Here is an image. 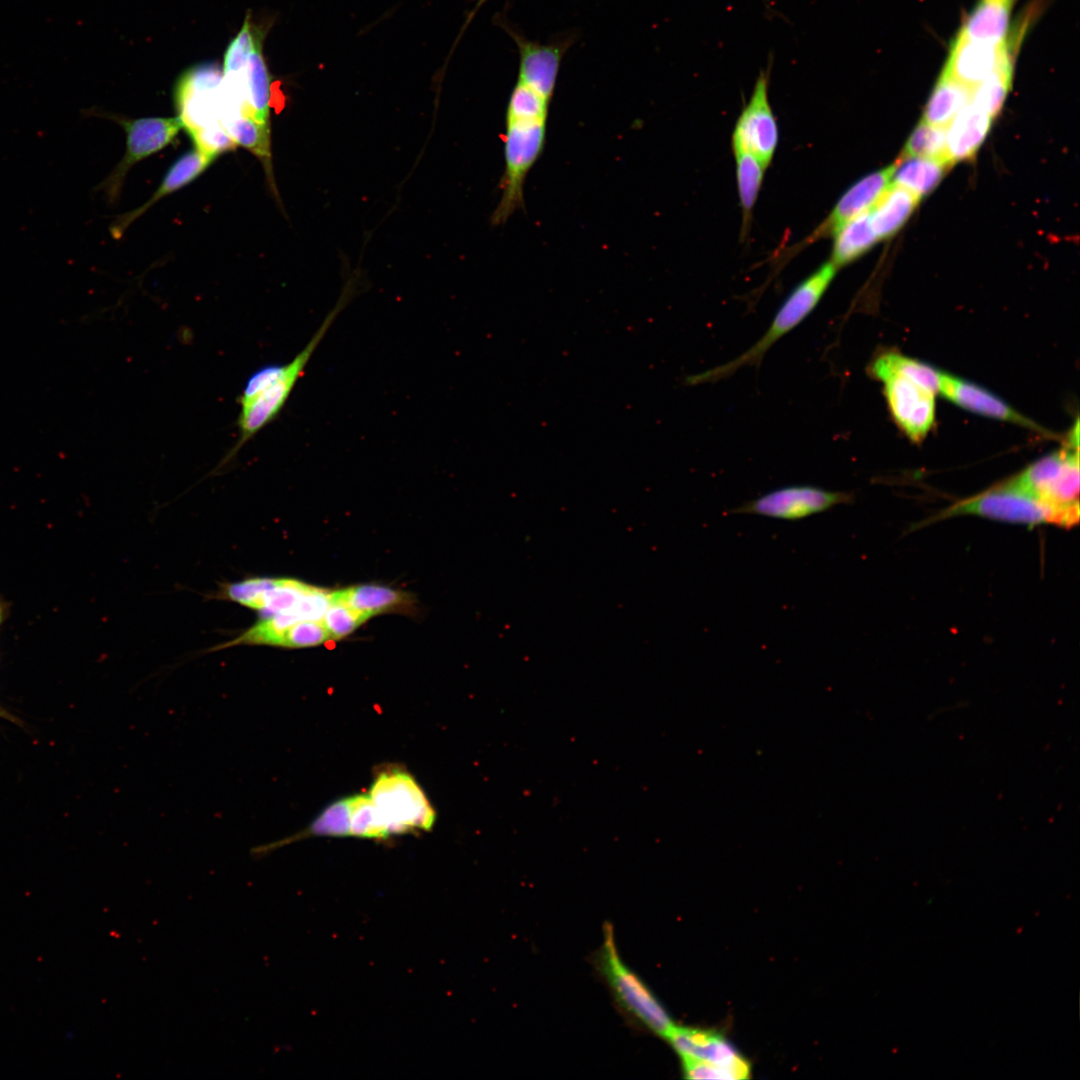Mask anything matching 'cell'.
Listing matches in <instances>:
<instances>
[{
	"label": "cell",
	"instance_id": "3957f363",
	"mask_svg": "<svg viewBox=\"0 0 1080 1080\" xmlns=\"http://www.w3.org/2000/svg\"><path fill=\"white\" fill-rule=\"evenodd\" d=\"M836 271L837 268L831 261L820 266L793 289L777 310L762 337L751 347L728 362L686 377L685 384L699 385L717 382L731 376L742 367L758 365L776 342L796 328L815 309Z\"/></svg>",
	"mask_w": 1080,
	"mask_h": 1080
},
{
	"label": "cell",
	"instance_id": "d6a6232c",
	"mask_svg": "<svg viewBox=\"0 0 1080 1080\" xmlns=\"http://www.w3.org/2000/svg\"><path fill=\"white\" fill-rule=\"evenodd\" d=\"M330 639L321 620H299L282 629L270 646L282 648H305L319 645Z\"/></svg>",
	"mask_w": 1080,
	"mask_h": 1080
},
{
	"label": "cell",
	"instance_id": "5b68a950",
	"mask_svg": "<svg viewBox=\"0 0 1080 1080\" xmlns=\"http://www.w3.org/2000/svg\"><path fill=\"white\" fill-rule=\"evenodd\" d=\"M1068 444L1004 481L1055 508L1079 515L1078 422Z\"/></svg>",
	"mask_w": 1080,
	"mask_h": 1080
},
{
	"label": "cell",
	"instance_id": "52a82bcc",
	"mask_svg": "<svg viewBox=\"0 0 1080 1080\" xmlns=\"http://www.w3.org/2000/svg\"><path fill=\"white\" fill-rule=\"evenodd\" d=\"M546 122L535 119H506L505 169L500 201L491 217L494 225L505 223L522 207L526 177L544 150Z\"/></svg>",
	"mask_w": 1080,
	"mask_h": 1080
},
{
	"label": "cell",
	"instance_id": "9c48e42d",
	"mask_svg": "<svg viewBox=\"0 0 1080 1080\" xmlns=\"http://www.w3.org/2000/svg\"><path fill=\"white\" fill-rule=\"evenodd\" d=\"M853 495L814 485H789L773 489L729 510L728 514H749L798 521L850 504Z\"/></svg>",
	"mask_w": 1080,
	"mask_h": 1080
},
{
	"label": "cell",
	"instance_id": "8d00e7d4",
	"mask_svg": "<svg viewBox=\"0 0 1080 1080\" xmlns=\"http://www.w3.org/2000/svg\"><path fill=\"white\" fill-rule=\"evenodd\" d=\"M485 1H486V0H479V1H478L477 5H476V7H475V9H474V12H473V14L475 13V11H476V10H477V9H478V8H479V7H480V6H481V5H482V4H483V3L485 2Z\"/></svg>",
	"mask_w": 1080,
	"mask_h": 1080
},
{
	"label": "cell",
	"instance_id": "d6986e66",
	"mask_svg": "<svg viewBox=\"0 0 1080 1080\" xmlns=\"http://www.w3.org/2000/svg\"><path fill=\"white\" fill-rule=\"evenodd\" d=\"M992 117L971 102L965 105L946 126V150L949 161L973 159L990 132Z\"/></svg>",
	"mask_w": 1080,
	"mask_h": 1080
},
{
	"label": "cell",
	"instance_id": "ba28073f",
	"mask_svg": "<svg viewBox=\"0 0 1080 1080\" xmlns=\"http://www.w3.org/2000/svg\"><path fill=\"white\" fill-rule=\"evenodd\" d=\"M390 835L430 831L436 813L422 788L408 772L390 768L374 779L369 792Z\"/></svg>",
	"mask_w": 1080,
	"mask_h": 1080
},
{
	"label": "cell",
	"instance_id": "277c9868",
	"mask_svg": "<svg viewBox=\"0 0 1080 1080\" xmlns=\"http://www.w3.org/2000/svg\"><path fill=\"white\" fill-rule=\"evenodd\" d=\"M976 515L992 520L1036 526L1053 524L1071 528L1079 515L1055 508L1025 492L999 483L981 493L948 506L932 520Z\"/></svg>",
	"mask_w": 1080,
	"mask_h": 1080
},
{
	"label": "cell",
	"instance_id": "d4e9b609",
	"mask_svg": "<svg viewBox=\"0 0 1080 1080\" xmlns=\"http://www.w3.org/2000/svg\"><path fill=\"white\" fill-rule=\"evenodd\" d=\"M834 237L830 261L837 269L862 256L879 241L870 210L846 222Z\"/></svg>",
	"mask_w": 1080,
	"mask_h": 1080
},
{
	"label": "cell",
	"instance_id": "e575fe53",
	"mask_svg": "<svg viewBox=\"0 0 1080 1080\" xmlns=\"http://www.w3.org/2000/svg\"><path fill=\"white\" fill-rule=\"evenodd\" d=\"M369 617L353 608L340 604L330 603L321 621L330 639H341L351 634Z\"/></svg>",
	"mask_w": 1080,
	"mask_h": 1080
},
{
	"label": "cell",
	"instance_id": "7a4b0ae2",
	"mask_svg": "<svg viewBox=\"0 0 1080 1080\" xmlns=\"http://www.w3.org/2000/svg\"><path fill=\"white\" fill-rule=\"evenodd\" d=\"M222 79L216 64L197 65L178 79L174 94L178 117L194 146L214 156L235 146L219 121Z\"/></svg>",
	"mask_w": 1080,
	"mask_h": 1080
},
{
	"label": "cell",
	"instance_id": "7c38bea8",
	"mask_svg": "<svg viewBox=\"0 0 1080 1080\" xmlns=\"http://www.w3.org/2000/svg\"><path fill=\"white\" fill-rule=\"evenodd\" d=\"M868 371L883 383L889 410L898 426L911 440L924 439L935 421V395L895 372Z\"/></svg>",
	"mask_w": 1080,
	"mask_h": 1080
},
{
	"label": "cell",
	"instance_id": "e0dca14e",
	"mask_svg": "<svg viewBox=\"0 0 1080 1080\" xmlns=\"http://www.w3.org/2000/svg\"><path fill=\"white\" fill-rule=\"evenodd\" d=\"M224 76L237 90L247 113L270 125L272 78L263 56V41L258 43L239 73Z\"/></svg>",
	"mask_w": 1080,
	"mask_h": 1080
},
{
	"label": "cell",
	"instance_id": "f1b7e54d",
	"mask_svg": "<svg viewBox=\"0 0 1080 1080\" xmlns=\"http://www.w3.org/2000/svg\"><path fill=\"white\" fill-rule=\"evenodd\" d=\"M350 836L385 839L390 836L376 806L368 793L349 797Z\"/></svg>",
	"mask_w": 1080,
	"mask_h": 1080
},
{
	"label": "cell",
	"instance_id": "836d02e7",
	"mask_svg": "<svg viewBox=\"0 0 1080 1080\" xmlns=\"http://www.w3.org/2000/svg\"><path fill=\"white\" fill-rule=\"evenodd\" d=\"M550 101L535 89L518 81L506 111V119H535L547 121Z\"/></svg>",
	"mask_w": 1080,
	"mask_h": 1080
},
{
	"label": "cell",
	"instance_id": "83f0119b",
	"mask_svg": "<svg viewBox=\"0 0 1080 1080\" xmlns=\"http://www.w3.org/2000/svg\"><path fill=\"white\" fill-rule=\"evenodd\" d=\"M1012 80L1011 56L1006 57L983 82L972 88L971 103L995 117L1001 110Z\"/></svg>",
	"mask_w": 1080,
	"mask_h": 1080
},
{
	"label": "cell",
	"instance_id": "5bb4252c",
	"mask_svg": "<svg viewBox=\"0 0 1080 1080\" xmlns=\"http://www.w3.org/2000/svg\"><path fill=\"white\" fill-rule=\"evenodd\" d=\"M1010 56L1007 42L993 45L958 34L942 73L974 88L988 78Z\"/></svg>",
	"mask_w": 1080,
	"mask_h": 1080
},
{
	"label": "cell",
	"instance_id": "cb8c5ba5",
	"mask_svg": "<svg viewBox=\"0 0 1080 1080\" xmlns=\"http://www.w3.org/2000/svg\"><path fill=\"white\" fill-rule=\"evenodd\" d=\"M330 603H340L366 614L369 618L398 608L408 602V595L380 585H358L329 593Z\"/></svg>",
	"mask_w": 1080,
	"mask_h": 1080
},
{
	"label": "cell",
	"instance_id": "d590c367",
	"mask_svg": "<svg viewBox=\"0 0 1080 1080\" xmlns=\"http://www.w3.org/2000/svg\"><path fill=\"white\" fill-rule=\"evenodd\" d=\"M683 1075L687 1079L736 1080L735 1075L721 1066L689 1058H681Z\"/></svg>",
	"mask_w": 1080,
	"mask_h": 1080
},
{
	"label": "cell",
	"instance_id": "8992f818",
	"mask_svg": "<svg viewBox=\"0 0 1080 1080\" xmlns=\"http://www.w3.org/2000/svg\"><path fill=\"white\" fill-rule=\"evenodd\" d=\"M598 962L624 1011L643 1027L666 1039L675 1024L648 986L621 960L610 925L604 927Z\"/></svg>",
	"mask_w": 1080,
	"mask_h": 1080
},
{
	"label": "cell",
	"instance_id": "6da1fadb",
	"mask_svg": "<svg viewBox=\"0 0 1080 1080\" xmlns=\"http://www.w3.org/2000/svg\"><path fill=\"white\" fill-rule=\"evenodd\" d=\"M353 289L350 282L321 326L293 359L284 364L263 366L249 376L238 399V438L225 457V462L235 457L248 441L279 416L310 358L348 303Z\"/></svg>",
	"mask_w": 1080,
	"mask_h": 1080
},
{
	"label": "cell",
	"instance_id": "2e32d148",
	"mask_svg": "<svg viewBox=\"0 0 1080 1080\" xmlns=\"http://www.w3.org/2000/svg\"><path fill=\"white\" fill-rule=\"evenodd\" d=\"M893 164L861 178L839 199L814 233V238L834 236L849 220L869 211L892 183Z\"/></svg>",
	"mask_w": 1080,
	"mask_h": 1080
},
{
	"label": "cell",
	"instance_id": "7402d4cb",
	"mask_svg": "<svg viewBox=\"0 0 1080 1080\" xmlns=\"http://www.w3.org/2000/svg\"><path fill=\"white\" fill-rule=\"evenodd\" d=\"M1011 1L980 0L968 16L959 34L988 44L1006 43Z\"/></svg>",
	"mask_w": 1080,
	"mask_h": 1080
},
{
	"label": "cell",
	"instance_id": "484cf974",
	"mask_svg": "<svg viewBox=\"0 0 1080 1080\" xmlns=\"http://www.w3.org/2000/svg\"><path fill=\"white\" fill-rule=\"evenodd\" d=\"M972 88L941 74L926 104L922 121L946 127L971 101Z\"/></svg>",
	"mask_w": 1080,
	"mask_h": 1080
},
{
	"label": "cell",
	"instance_id": "44dd1931",
	"mask_svg": "<svg viewBox=\"0 0 1080 1080\" xmlns=\"http://www.w3.org/2000/svg\"><path fill=\"white\" fill-rule=\"evenodd\" d=\"M952 165L945 159L901 155L893 164L892 183L921 199L939 185Z\"/></svg>",
	"mask_w": 1080,
	"mask_h": 1080
},
{
	"label": "cell",
	"instance_id": "ffe728a7",
	"mask_svg": "<svg viewBox=\"0 0 1080 1080\" xmlns=\"http://www.w3.org/2000/svg\"><path fill=\"white\" fill-rule=\"evenodd\" d=\"M520 51V82L535 89L549 101L560 67L559 47L517 39Z\"/></svg>",
	"mask_w": 1080,
	"mask_h": 1080
},
{
	"label": "cell",
	"instance_id": "74e56055",
	"mask_svg": "<svg viewBox=\"0 0 1080 1080\" xmlns=\"http://www.w3.org/2000/svg\"><path fill=\"white\" fill-rule=\"evenodd\" d=\"M1008 1H1012V0H1008Z\"/></svg>",
	"mask_w": 1080,
	"mask_h": 1080
},
{
	"label": "cell",
	"instance_id": "4dcf8cb0",
	"mask_svg": "<svg viewBox=\"0 0 1080 1080\" xmlns=\"http://www.w3.org/2000/svg\"><path fill=\"white\" fill-rule=\"evenodd\" d=\"M901 155L949 161L946 150V127L932 125L921 120L907 139Z\"/></svg>",
	"mask_w": 1080,
	"mask_h": 1080
},
{
	"label": "cell",
	"instance_id": "1f68e13d",
	"mask_svg": "<svg viewBox=\"0 0 1080 1080\" xmlns=\"http://www.w3.org/2000/svg\"><path fill=\"white\" fill-rule=\"evenodd\" d=\"M263 39L264 32L252 26L250 13H248L241 30L226 49L224 54L223 74L231 75L239 73L245 67L249 56L258 43L263 41Z\"/></svg>",
	"mask_w": 1080,
	"mask_h": 1080
},
{
	"label": "cell",
	"instance_id": "ac0fdd59",
	"mask_svg": "<svg viewBox=\"0 0 1080 1080\" xmlns=\"http://www.w3.org/2000/svg\"><path fill=\"white\" fill-rule=\"evenodd\" d=\"M214 160V157L202 152L196 147L183 154L169 168L161 185L146 203L117 217L110 227L113 238H121L126 229L152 205L164 196L179 190L195 180Z\"/></svg>",
	"mask_w": 1080,
	"mask_h": 1080
},
{
	"label": "cell",
	"instance_id": "f546056e",
	"mask_svg": "<svg viewBox=\"0 0 1080 1080\" xmlns=\"http://www.w3.org/2000/svg\"><path fill=\"white\" fill-rule=\"evenodd\" d=\"M736 157L737 183L744 223L748 224L757 199L765 167L751 154L734 151Z\"/></svg>",
	"mask_w": 1080,
	"mask_h": 1080
},
{
	"label": "cell",
	"instance_id": "603a6c76",
	"mask_svg": "<svg viewBox=\"0 0 1080 1080\" xmlns=\"http://www.w3.org/2000/svg\"><path fill=\"white\" fill-rule=\"evenodd\" d=\"M920 200L905 188L891 183L870 209L872 225L879 240L895 235L910 218Z\"/></svg>",
	"mask_w": 1080,
	"mask_h": 1080
},
{
	"label": "cell",
	"instance_id": "30bf717a",
	"mask_svg": "<svg viewBox=\"0 0 1080 1080\" xmlns=\"http://www.w3.org/2000/svg\"><path fill=\"white\" fill-rule=\"evenodd\" d=\"M104 116L118 122L125 130L127 138L123 158L109 176L96 188V190H103L108 201L113 203L119 196L123 181L130 168L140 160L172 143L183 125L178 116L139 119H123L103 114Z\"/></svg>",
	"mask_w": 1080,
	"mask_h": 1080
},
{
	"label": "cell",
	"instance_id": "4fadbf2b",
	"mask_svg": "<svg viewBox=\"0 0 1080 1080\" xmlns=\"http://www.w3.org/2000/svg\"><path fill=\"white\" fill-rule=\"evenodd\" d=\"M666 1040L681 1058L721 1066L730 1070L736 1079L751 1076L750 1063L718 1032L675 1025Z\"/></svg>",
	"mask_w": 1080,
	"mask_h": 1080
},
{
	"label": "cell",
	"instance_id": "8fae6325",
	"mask_svg": "<svg viewBox=\"0 0 1080 1080\" xmlns=\"http://www.w3.org/2000/svg\"><path fill=\"white\" fill-rule=\"evenodd\" d=\"M769 76L770 65L759 73L732 137L734 151L753 155L765 168L772 160L778 142L777 123L768 97Z\"/></svg>",
	"mask_w": 1080,
	"mask_h": 1080
},
{
	"label": "cell",
	"instance_id": "4316f807",
	"mask_svg": "<svg viewBox=\"0 0 1080 1080\" xmlns=\"http://www.w3.org/2000/svg\"><path fill=\"white\" fill-rule=\"evenodd\" d=\"M868 370H886L895 372L934 395L940 393L941 371L926 363L896 352L879 354L871 361Z\"/></svg>",
	"mask_w": 1080,
	"mask_h": 1080
},
{
	"label": "cell",
	"instance_id": "9a60e30c",
	"mask_svg": "<svg viewBox=\"0 0 1080 1080\" xmlns=\"http://www.w3.org/2000/svg\"><path fill=\"white\" fill-rule=\"evenodd\" d=\"M940 394L962 408L990 418L1008 421L1049 435L1037 423L1023 416L988 390L942 372Z\"/></svg>",
	"mask_w": 1080,
	"mask_h": 1080
}]
</instances>
